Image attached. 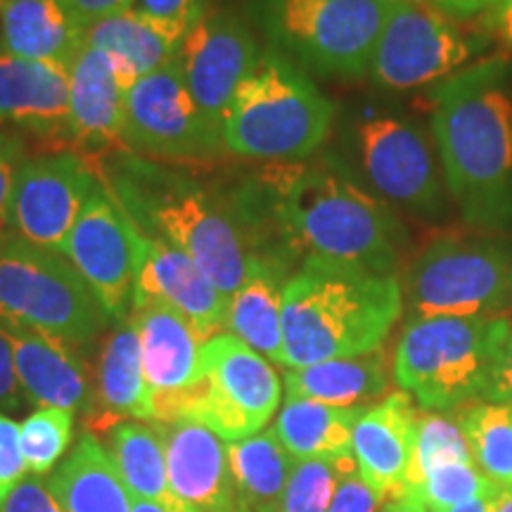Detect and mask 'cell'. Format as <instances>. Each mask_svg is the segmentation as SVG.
Listing matches in <instances>:
<instances>
[{
	"instance_id": "52",
	"label": "cell",
	"mask_w": 512,
	"mask_h": 512,
	"mask_svg": "<svg viewBox=\"0 0 512 512\" xmlns=\"http://www.w3.org/2000/svg\"><path fill=\"white\" fill-rule=\"evenodd\" d=\"M5 136H8V131H5V128H3V124H0V140H3Z\"/></svg>"
},
{
	"instance_id": "5",
	"label": "cell",
	"mask_w": 512,
	"mask_h": 512,
	"mask_svg": "<svg viewBox=\"0 0 512 512\" xmlns=\"http://www.w3.org/2000/svg\"><path fill=\"white\" fill-rule=\"evenodd\" d=\"M335 105L290 57L266 48L223 119L228 152L264 162H304L330 136Z\"/></svg>"
},
{
	"instance_id": "6",
	"label": "cell",
	"mask_w": 512,
	"mask_h": 512,
	"mask_svg": "<svg viewBox=\"0 0 512 512\" xmlns=\"http://www.w3.org/2000/svg\"><path fill=\"white\" fill-rule=\"evenodd\" d=\"M510 332L505 316L408 318L394 354L396 382L430 413L484 399Z\"/></svg>"
},
{
	"instance_id": "38",
	"label": "cell",
	"mask_w": 512,
	"mask_h": 512,
	"mask_svg": "<svg viewBox=\"0 0 512 512\" xmlns=\"http://www.w3.org/2000/svg\"><path fill=\"white\" fill-rule=\"evenodd\" d=\"M384 503H387V498L377 494L373 486L361 477L356 460L351 458L344 465L328 512H382Z\"/></svg>"
},
{
	"instance_id": "33",
	"label": "cell",
	"mask_w": 512,
	"mask_h": 512,
	"mask_svg": "<svg viewBox=\"0 0 512 512\" xmlns=\"http://www.w3.org/2000/svg\"><path fill=\"white\" fill-rule=\"evenodd\" d=\"M456 420L477 470L496 489L512 486V403H472Z\"/></svg>"
},
{
	"instance_id": "14",
	"label": "cell",
	"mask_w": 512,
	"mask_h": 512,
	"mask_svg": "<svg viewBox=\"0 0 512 512\" xmlns=\"http://www.w3.org/2000/svg\"><path fill=\"white\" fill-rule=\"evenodd\" d=\"M98 183V171L74 152L24 157L12 185L10 233L64 254L69 233Z\"/></svg>"
},
{
	"instance_id": "8",
	"label": "cell",
	"mask_w": 512,
	"mask_h": 512,
	"mask_svg": "<svg viewBox=\"0 0 512 512\" xmlns=\"http://www.w3.org/2000/svg\"><path fill=\"white\" fill-rule=\"evenodd\" d=\"M0 323L48 332L79 347L98 335L107 318L67 256L8 233L0 235Z\"/></svg>"
},
{
	"instance_id": "50",
	"label": "cell",
	"mask_w": 512,
	"mask_h": 512,
	"mask_svg": "<svg viewBox=\"0 0 512 512\" xmlns=\"http://www.w3.org/2000/svg\"><path fill=\"white\" fill-rule=\"evenodd\" d=\"M491 512H512V486L496 489L494 501H491Z\"/></svg>"
},
{
	"instance_id": "26",
	"label": "cell",
	"mask_w": 512,
	"mask_h": 512,
	"mask_svg": "<svg viewBox=\"0 0 512 512\" xmlns=\"http://www.w3.org/2000/svg\"><path fill=\"white\" fill-rule=\"evenodd\" d=\"M86 29L62 0H8L0 8V48L24 60L72 67Z\"/></svg>"
},
{
	"instance_id": "16",
	"label": "cell",
	"mask_w": 512,
	"mask_h": 512,
	"mask_svg": "<svg viewBox=\"0 0 512 512\" xmlns=\"http://www.w3.org/2000/svg\"><path fill=\"white\" fill-rule=\"evenodd\" d=\"M64 256L110 323H124L133 299V252L126 221L105 183L95 185L79 221L69 233Z\"/></svg>"
},
{
	"instance_id": "23",
	"label": "cell",
	"mask_w": 512,
	"mask_h": 512,
	"mask_svg": "<svg viewBox=\"0 0 512 512\" xmlns=\"http://www.w3.org/2000/svg\"><path fill=\"white\" fill-rule=\"evenodd\" d=\"M188 31L174 22L147 15L140 8H128L88 24L86 46L110 57L119 81L128 91L140 76L178 60Z\"/></svg>"
},
{
	"instance_id": "31",
	"label": "cell",
	"mask_w": 512,
	"mask_h": 512,
	"mask_svg": "<svg viewBox=\"0 0 512 512\" xmlns=\"http://www.w3.org/2000/svg\"><path fill=\"white\" fill-rule=\"evenodd\" d=\"M228 458L238 512H280L287 479L297 460L283 446L278 432L271 427L254 437L230 441Z\"/></svg>"
},
{
	"instance_id": "48",
	"label": "cell",
	"mask_w": 512,
	"mask_h": 512,
	"mask_svg": "<svg viewBox=\"0 0 512 512\" xmlns=\"http://www.w3.org/2000/svg\"><path fill=\"white\" fill-rule=\"evenodd\" d=\"M382 512H434V510L422 501V498H418L415 494H408V491H401V494L387 498Z\"/></svg>"
},
{
	"instance_id": "28",
	"label": "cell",
	"mask_w": 512,
	"mask_h": 512,
	"mask_svg": "<svg viewBox=\"0 0 512 512\" xmlns=\"http://www.w3.org/2000/svg\"><path fill=\"white\" fill-rule=\"evenodd\" d=\"M287 399H309L339 408H366L389 389V368L382 349L361 356L330 358L304 368H287Z\"/></svg>"
},
{
	"instance_id": "30",
	"label": "cell",
	"mask_w": 512,
	"mask_h": 512,
	"mask_svg": "<svg viewBox=\"0 0 512 512\" xmlns=\"http://www.w3.org/2000/svg\"><path fill=\"white\" fill-rule=\"evenodd\" d=\"M107 451H110L131 498L155 503L166 512H200L176 496L174 486L169 482L164 444L152 425L119 422L112 430Z\"/></svg>"
},
{
	"instance_id": "25",
	"label": "cell",
	"mask_w": 512,
	"mask_h": 512,
	"mask_svg": "<svg viewBox=\"0 0 512 512\" xmlns=\"http://www.w3.org/2000/svg\"><path fill=\"white\" fill-rule=\"evenodd\" d=\"M126 93L110 57L83 46L69 67V114L74 143L98 150L121 143Z\"/></svg>"
},
{
	"instance_id": "21",
	"label": "cell",
	"mask_w": 512,
	"mask_h": 512,
	"mask_svg": "<svg viewBox=\"0 0 512 512\" xmlns=\"http://www.w3.org/2000/svg\"><path fill=\"white\" fill-rule=\"evenodd\" d=\"M0 124L38 138L72 140L69 69L24 60L0 48Z\"/></svg>"
},
{
	"instance_id": "53",
	"label": "cell",
	"mask_w": 512,
	"mask_h": 512,
	"mask_svg": "<svg viewBox=\"0 0 512 512\" xmlns=\"http://www.w3.org/2000/svg\"><path fill=\"white\" fill-rule=\"evenodd\" d=\"M5 3H8V0H0V8H3V5H5Z\"/></svg>"
},
{
	"instance_id": "12",
	"label": "cell",
	"mask_w": 512,
	"mask_h": 512,
	"mask_svg": "<svg viewBox=\"0 0 512 512\" xmlns=\"http://www.w3.org/2000/svg\"><path fill=\"white\" fill-rule=\"evenodd\" d=\"M349 147L382 200L413 214L434 216L444 207V171L437 145L411 119L396 114H363L349 124Z\"/></svg>"
},
{
	"instance_id": "20",
	"label": "cell",
	"mask_w": 512,
	"mask_h": 512,
	"mask_svg": "<svg viewBox=\"0 0 512 512\" xmlns=\"http://www.w3.org/2000/svg\"><path fill=\"white\" fill-rule=\"evenodd\" d=\"M0 328L12 344L17 377L27 401L38 408H62L72 413L91 406L93 387L74 344L24 325L0 323Z\"/></svg>"
},
{
	"instance_id": "45",
	"label": "cell",
	"mask_w": 512,
	"mask_h": 512,
	"mask_svg": "<svg viewBox=\"0 0 512 512\" xmlns=\"http://www.w3.org/2000/svg\"><path fill=\"white\" fill-rule=\"evenodd\" d=\"M136 3L138 0H62L64 8L72 12L74 19L83 29H86L88 24L98 22V19L112 17L128 8H136Z\"/></svg>"
},
{
	"instance_id": "29",
	"label": "cell",
	"mask_w": 512,
	"mask_h": 512,
	"mask_svg": "<svg viewBox=\"0 0 512 512\" xmlns=\"http://www.w3.org/2000/svg\"><path fill=\"white\" fill-rule=\"evenodd\" d=\"M366 408H339L309 399H285L273 430L278 432L294 460L351 458L354 456L351 437Z\"/></svg>"
},
{
	"instance_id": "18",
	"label": "cell",
	"mask_w": 512,
	"mask_h": 512,
	"mask_svg": "<svg viewBox=\"0 0 512 512\" xmlns=\"http://www.w3.org/2000/svg\"><path fill=\"white\" fill-rule=\"evenodd\" d=\"M128 320L138 332L145 375L155 394V422H176L183 403L202 384L209 337L164 302L133 304Z\"/></svg>"
},
{
	"instance_id": "24",
	"label": "cell",
	"mask_w": 512,
	"mask_h": 512,
	"mask_svg": "<svg viewBox=\"0 0 512 512\" xmlns=\"http://www.w3.org/2000/svg\"><path fill=\"white\" fill-rule=\"evenodd\" d=\"M287 259L271 252H249L245 280L230 297L226 332L249 344L271 363L283 366V299Z\"/></svg>"
},
{
	"instance_id": "13",
	"label": "cell",
	"mask_w": 512,
	"mask_h": 512,
	"mask_svg": "<svg viewBox=\"0 0 512 512\" xmlns=\"http://www.w3.org/2000/svg\"><path fill=\"white\" fill-rule=\"evenodd\" d=\"M121 143L138 155L169 162L211 159L226 150L221 131L192 100L178 60L140 76L128 88Z\"/></svg>"
},
{
	"instance_id": "39",
	"label": "cell",
	"mask_w": 512,
	"mask_h": 512,
	"mask_svg": "<svg viewBox=\"0 0 512 512\" xmlns=\"http://www.w3.org/2000/svg\"><path fill=\"white\" fill-rule=\"evenodd\" d=\"M27 475L29 467L27 460H24L19 422L5 418L0 413V503L10 496V491Z\"/></svg>"
},
{
	"instance_id": "7",
	"label": "cell",
	"mask_w": 512,
	"mask_h": 512,
	"mask_svg": "<svg viewBox=\"0 0 512 512\" xmlns=\"http://www.w3.org/2000/svg\"><path fill=\"white\" fill-rule=\"evenodd\" d=\"M392 0H249L268 48L328 79L368 74Z\"/></svg>"
},
{
	"instance_id": "27",
	"label": "cell",
	"mask_w": 512,
	"mask_h": 512,
	"mask_svg": "<svg viewBox=\"0 0 512 512\" xmlns=\"http://www.w3.org/2000/svg\"><path fill=\"white\" fill-rule=\"evenodd\" d=\"M48 489L62 512H131L133 498L105 446L86 432L50 472Z\"/></svg>"
},
{
	"instance_id": "15",
	"label": "cell",
	"mask_w": 512,
	"mask_h": 512,
	"mask_svg": "<svg viewBox=\"0 0 512 512\" xmlns=\"http://www.w3.org/2000/svg\"><path fill=\"white\" fill-rule=\"evenodd\" d=\"M261 53L252 29L233 10L211 8L185 34L178 64L192 100L216 131H223L233 95L254 72Z\"/></svg>"
},
{
	"instance_id": "9",
	"label": "cell",
	"mask_w": 512,
	"mask_h": 512,
	"mask_svg": "<svg viewBox=\"0 0 512 512\" xmlns=\"http://www.w3.org/2000/svg\"><path fill=\"white\" fill-rule=\"evenodd\" d=\"M411 318L503 316L512 304V247L484 238H439L403 280Z\"/></svg>"
},
{
	"instance_id": "22",
	"label": "cell",
	"mask_w": 512,
	"mask_h": 512,
	"mask_svg": "<svg viewBox=\"0 0 512 512\" xmlns=\"http://www.w3.org/2000/svg\"><path fill=\"white\" fill-rule=\"evenodd\" d=\"M418 418L411 394L394 392L375 406H368L356 422L351 453L361 477L384 498L399 494L406 482Z\"/></svg>"
},
{
	"instance_id": "32",
	"label": "cell",
	"mask_w": 512,
	"mask_h": 512,
	"mask_svg": "<svg viewBox=\"0 0 512 512\" xmlns=\"http://www.w3.org/2000/svg\"><path fill=\"white\" fill-rule=\"evenodd\" d=\"M98 394L110 415L155 422V394L145 375L138 332L128 318L102 347Z\"/></svg>"
},
{
	"instance_id": "11",
	"label": "cell",
	"mask_w": 512,
	"mask_h": 512,
	"mask_svg": "<svg viewBox=\"0 0 512 512\" xmlns=\"http://www.w3.org/2000/svg\"><path fill=\"white\" fill-rule=\"evenodd\" d=\"M486 46L482 31H467L446 12L392 0L368 76L384 91H415L460 72Z\"/></svg>"
},
{
	"instance_id": "41",
	"label": "cell",
	"mask_w": 512,
	"mask_h": 512,
	"mask_svg": "<svg viewBox=\"0 0 512 512\" xmlns=\"http://www.w3.org/2000/svg\"><path fill=\"white\" fill-rule=\"evenodd\" d=\"M0 512H62V508L43 477L27 475L0 503Z\"/></svg>"
},
{
	"instance_id": "37",
	"label": "cell",
	"mask_w": 512,
	"mask_h": 512,
	"mask_svg": "<svg viewBox=\"0 0 512 512\" xmlns=\"http://www.w3.org/2000/svg\"><path fill=\"white\" fill-rule=\"evenodd\" d=\"M351 458L297 460L287 479L280 512H328L344 465Z\"/></svg>"
},
{
	"instance_id": "47",
	"label": "cell",
	"mask_w": 512,
	"mask_h": 512,
	"mask_svg": "<svg viewBox=\"0 0 512 512\" xmlns=\"http://www.w3.org/2000/svg\"><path fill=\"white\" fill-rule=\"evenodd\" d=\"M408 3L427 5V8L446 12V15H451L453 19L467 22V19L482 17L491 5L498 3V0H408Z\"/></svg>"
},
{
	"instance_id": "40",
	"label": "cell",
	"mask_w": 512,
	"mask_h": 512,
	"mask_svg": "<svg viewBox=\"0 0 512 512\" xmlns=\"http://www.w3.org/2000/svg\"><path fill=\"white\" fill-rule=\"evenodd\" d=\"M24 162V143L15 133L0 140V235L10 233V197L19 164Z\"/></svg>"
},
{
	"instance_id": "1",
	"label": "cell",
	"mask_w": 512,
	"mask_h": 512,
	"mask_svg": "<svg viewBox=\"0 0 512 512\" xmlns=\"http://www.w3.org/2000/svg\"><path fill=\"white\" fill-rule=\"evenodd\" d=\"M230 207L245 230L249 249L271 226L280 249L375 273L394 275L406 238L387 204L361 188L332 157L278 164Z\"/></svg>"
},
{
	"instance_id": "10",
	"label": "cell",
	"mask_w": 512,
	"mask_h": 512,
	"mask_svg": "<svg viewBox=\"0 0 512 512\" xmlns=\"http://www.w3.org/2000/svg\"><path fill=\"white\" fill-rule=\"evenodd\" d=\"M202 361V384L183 403L176 422H202L228 444L266 430L283 399L273 363L230 332L207 339Z\"/></svg>"
},
{
	"instance_id": "2",
	"label": "cell",
	"mask_w": 512,
	"mask_h": 512,
	"mask_svg": "<svg viewBox=\"0 0 512 512\" xmlns=\"http://www.w3.org/2000/svg\"><path fill=\"white\" fill-rule=\"evenodd\" d=\"M432 133L444 181L465 221L512 223V91L508 57L460 69L430 91Z\"/></svg>"
},
{
	"instance_id": "34",
	"label": "cell",
	"mask_w": 512,
	"mask_h": 512,
	"mask_svg": "<svg viewBox=\"0 0 512 512\" xmlns=\"http://www.w3.org/2000/svg\"><path fill=\"white\" fill-rule=\"evenodd\" d=\"M19 430L29 475L46 477L72 444L74 413L62 408H36L27 420L19 422Z\"/></svg>"
},
{
	"instance_id": "42",
	"label": "cell",
	"mask_w": 512,
	"mask_h": 512,
	"mask_svg": "<svg viewBox=\"0 0 512 512\" xmlns=\"http://www.w3.org/2000/svg\"><path fill=\"white\" fill-rule=\"evenodd\" d=\"M136 8L164 22L190 29L211 10V0H138Z\"/></svg>"
},
{
	"instance_id": "44",
	"label": "cell",
	"mask_w": 512,
	"mask_h": 512,
	"mask_svg": "<svg viewBox=\"0 0 512 512\" xmlns=\"http://www.w3.org/2000/svg\"><path fill=\"white\" fill-rule=\"evenodd\" d=\"M477 27L489 38V43H496L503 50L505 57H512V0H498L496 5H491L477 19Z\"/></svg>"
},
{
	"instance_id": "49",
	"label": "cell",
	"mask_w": 512,
	"mask_h": 512,
	"mask_svg": "<svg viewBox=\"0 0 512 512\" xmlns=\"http://www.w3.org/2000/svg\"><path fill=\"white\" fill-rule=\"evenodd\" d=\"M494 494H496V489H491V491H486V494L470 498V501L460 503V505H456V508H451L446 512H491V501H494Z\"/></svg>"
},
{
	"instance_id": "4",
	"label": "cell",
	"mask_w": 512,
	"mask_h": 512,
	"mask_svg": "<svg viewBox=\"0 0 512 512\" xmlns=\"http://www.w3.org/2000/svg\"><path fill=\"white\" fill-rule=\"evenodd\" d=\"M98 171L114 202L145 233L181 249L230 299L245 280L247 238L230 202L195 178L140 155H117Z\"/></svg>"
},
{
	"instance_id": "46",
	"label": "cell",
	"mask_w": 512,
	"mask_h": 512,
	"mask_svg": "<svg viewBox=\"0 0 512 512\" xmlns=\"http://www.w3.org/2000/svg\"><path fill=\"white\" fill-rule=\"evenodd\" d=\"M484 401L512 403V332L508 342H505L501 356H498L494 377H491Z\"/></svg>"
},
{
	"instance_id": "36",
	"label": "cell",
	"mask_w": 512,
	"mask_h": 512,
	"mask_svg": "<svg viewBox=\"0 0 512 512\" xmlns=\"http://www.w3.org/2000/svg\"><path fill=\"white\" fill-rule=\"evenodd\" d=\"M491 489H496V486L477 470L475 460L453 458L434 465L425 475V479H422L418 489L408 491V494L422 498L434 512H446L460 503L470 501V498L486 494Z\"/></svg>"
},
{
	"instance_id": "19",
	"label": "cell",
	"mask_w": 512,
	"mask_h": 512,
	"mask_svg": "<svg viewBox=\"0 0 512 512\" xmlns=\"http://www.w3.org/2000/svg\"><path fill=\"white\" fill-rule=\"evenodd\" d=\"M176 496L200 512H238L228 444L195 420L152 422Z\"/></svg>"
},
{
	"instance_id": "35",
	"label": "cell",
	"mask_w": 512,
	"mask_h": 512,
	"mask_svg": "<svg viewBox=\"0 0 512 512\" xmlns=\"http://www.w3.org/2000/svg\"><path fill=\"white\" fill-rule=\"evenodd\" d=\"M453 458H472L470 446H467V439L463 430H460L458 420L437 413L420 415L413 458L411 465H408L406 482H403L401 491L418 489L434 465Z\"/></svg>"
},
{
	"instance_id": "3",
	"label": "cell",
	"mask_w": 512,
	"mask_h": 512,
	"mask_svg": "<svg viewBox=\"0 0 512 512\" xmlns=\"http://www.w3.org/2000/svg\"><path fill=\"white\" fill-rule=\"evenodd\" d=\"M403 311L401 283L389 273L306 256L283 299L285 368L377 351Z\"/></svg>"
},
{
	"instance_id": "17",
	"label": "cell",
	"mask_w": 512,
	"mask_h": 512,
	"mask_svg": "<svg viewBox=\"0 0 512 512\" xmlns=\"http://www.w3.org/2000/svg\"><path fill=\"white\" fill-rule=\"evenodd\" d=\"M124 214V211H121ZM133 252V304L164 302L181 311L207 337L226 332L230 299L188 254L145 233L124 214Z\"/></svg>"
},
{
	"instance_id": "43",
	"label": "cell",
	"mask_w": 512,
	"mask_h": 512,
	"mask_svg": "<svg viewBox=\"0 0 512 512\" xmlns=\"http://www.w3.org/2000/svg\"><path fill=\"white\" fill-rule=\"evenodd\" d=\"M24 401H27V394L19 384L12 344L0 328V411H19Z\"/></svg>"
},
{
	"instance_id": "51",
	"label": "cell",
	"mask_w": 512,
	"mask_h": 512,
	"mask_svg": "<svg viewBox=\"0 0 512 512\" xmlns=\"http://www.w3.org/2000/svg\"><path fill=\"white\" fill-rule=\"evenodd\" d=\"M131 512H166L159 508L155 503H147V501H138V498H133V510Z\"/></svg>"
}]
</instances>
